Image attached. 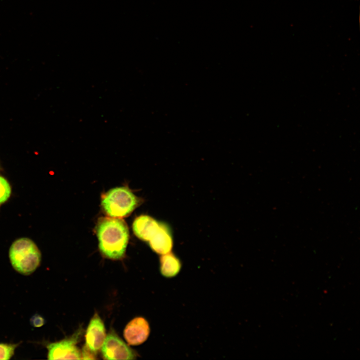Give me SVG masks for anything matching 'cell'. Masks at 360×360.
Wrapping results in <instances>:
<instances>
[{"label": "cell", "instance_id": "obj_1", "mask_svg": "<svg viewBox=\"0 0 360 360\" xmlns=\"http://www.w3.org/2000/svg\"><path fill=\"white\" fill-rule=\"evenodd\" d=\"M99 248L106 257L119 259L124 255L129 232L126 223L120 218H102L96 224Z\"/></svg>", "mask_w": 360, "mask_h": 360}, {"label": "cell", "instance_id": "obj_2", "mask_svg": "<svg viewBox=\"0 0 360 360\" xmlns=\"http://www.w3.org/2000/svg\"><path fill=\"white\" fill-rule=\"evenodd\" d=\"M9 257L14 268L19 273L28 275L39 266L41 254L34 242L22 238L15 240L9 250Z\"/></svg>", "mask_w": 360, "mask_h": 360}, {"label": "cell", "instance_id": "obj_3", "mask_svg": "<svg viewBox=\"0 0 360 360\" xmlns=\"http://www.w3.org/2000/svg\"><path fill=\"white\" fill-rule=\"evenodd\" d=\"M138 198L126 187L111 189L102 196L101 205L104 212L112 218L129 215L137 206Z\"/></svg>", "mask_w": 360, "mask_h": 360}, {"label": "cell", "instance_id": "obj_4", "mask_svg": "<svg viewBox=\"0 0 360 360\" xmlns=\"http://www.w3.org/2000/svg\"><path fill=\"white\" fill-rule=\"evenodd\" d=\"M102 356L106 360H134L135 354L130 348L115 334L110 332L102 346Z\"/></svg>", "mask_w": 360, "mask_h": 360}, {"label": "cell", "instance_id": "obj_5", "mask_svg": "<svg viewBox=\"0 0 360 360\" xmlns=\"http://www.w3.org/2000/svg\"><path fill=\"white\" fill-rule=\"evenodd\" d=\"M76 336L47 346L48 360H80L82 354L76 346Z\"/></svg>", "mask_w": 360, "mask_h": 360}, {"label": "cell", "instance_id": "obj_6", "mask_svg": "<svg viewBox=\"0 0 360 360\" xmlns=\"http://www.w3.org/2000/svg\"><path fill=\"white\" fill-rule=\"evenodd\" d=\"M150 332V326L146 320L142 317H137L127 324L124 336L129 344L137 346L146 340Z\"/></svg>", "mask_w": 360, "mask_h": 360}, {"label": "cell", "instance_id": "obj_7", "mask_svg": "<svg viewBox=\"0 0 360 360\" xmlns=\"http://www.w3.org/2000/svg\"><path fill=\"white\" fill-rule=\"evenodd\" d=\"M106 338L104 324L98 314L96 313L91 319L86 332V348L91 352H96L102 348Z\"/></svg>", "mask_w": 360, "mask_h": 360}, {"label": "cell", "instance_id": "obj_8", "mask_svg": "<svg viewBox=\"0 0 360 360\" xmlns=\"http://www.w3.org/2000/svg\"><path fill=\"white\" fill-rule=\"evenodd\" d=\"M148 242L152 249L160 254L170 252L173 246L170 228L166 224L160 222L157 231Z\"/></svg>", "mask_w": 360, "mask_h": 360}, {"label": "cell", "instance_id": "obj_9", "mask_svg": "<svg viewBox=\"0 0 360 360\" xmlns=\"http://www.w3.org/2000/svg\"><path fill=\"white\" fill-rule=\"evenodd\" d=\"M160 222L147 215L137 217L132 224L135 235L142 240L148 241L157 231Z\"/></svg>", "mask_w": 360, "mask_h": 360}, {"label": "cell", "instance_id": "obj_10", "mask_svg": "<svg viewBox=\"0 0 360 360\" xmlns=\"http://www.w3.org/2000/svg\"><path fill=\"white\" fill-rule=\"evenodd\" d=\"M180 262L173 253L170 252L162 254L160 258V271L164 276H174L180 272Z\"/></svg>", "mask_w": 360, "mask_h": 360}, {"label": "cell", "instance_id": "obj_11", "mask_svg": "<svg viewBox=\"0 0 360 360\" xmlns=\"http://www.w3.org/2000/svg\"><path fill=\"white\" fill-rule=\"evenodd\" d=\"M11 194L10 186L8 182L0 176V204L5 202Z\"/></svg>", "mask_w": 360, "mask_h": 360}, {"label": "cell", "instance_id": "obj_12", "mask_svg": "<svg viewBox=\"0 0 360 360\" xmlns=\"http://www.w3.org/2000/svg\"><path fill=\"white\" fill-rule=\"evenodd\" d=\"M17 346V344H0V360L10 359Z\"/></svg>", "mask_w": 360, "mask_h": 360}]
</instances>
